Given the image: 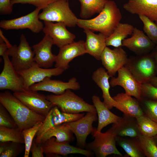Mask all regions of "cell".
Here are the masks:
<instances>
[{
	"label": "cell",
	"mask_w": 157,
	"mask_h": 157,
	"mask_svg": "<svg viewBox=\"0 0 157 157\" xmlns=\"http://www.w3.org/2000/svg\"><path fill=\"white\" fill-rule=\"evenodd\" d=\"M8 52L11 57V63L17 71L27 69L35 63L34 51L23 34L21 35L18 46L12 45L9 47Z\"/></svg>",
	"instance_id": "7"
},
{
	"label": "cell",
	"mask_w": 157,
	"mask_h": 157,
	"mask_svg": "<svg viewBox=\"0 0 157 157\" xmlns=\"http://www.w3.org/2000/svg\"><path fill=\"white\" fill-rule=\"evenodd\" d=\"M54 44L52 38L48 35L45 34L39 42L33 46L34 61L38 66L49 68L53 66L56 56L51 51L52 47Z\"/></svg>",
	"instance_id": "18"
},
{
	"label": "cell",
	"mask_w": 157,
	"mask_h": 157,
	"mask_svg": "<svg viewBox=\"0 0 157 157\" xmlns=\"http://www.w3.org/2000/svg\"><path fill=\"white\" fill-rule=\"evenodd\" d=\"M93 105L97 111L98 118L97 130L101 132L103 128L108 125L115 123L122 118L112 113L97 96L94 95L92 97Z\"/></svg>",
	"instance_id": "26"
},
{
	"label": "cell",
	"mask_w": 157,
	"mask_h": 157,
	"mask_svg": "<svg viewBox=\"0 0 157 157\" xmlns=\"http://www.w3.org/2000/svg\"><path fill=\"white\" fill-rule=\"evenodd\" d=\"M44 154L47 157L67 156L70 154H80L87 157H92L94 154L86 149L74 147L67 142H58L54 137H51L42 144Z\"/></svg>",
	"instance_id": "13"
},
{
	"label": "cell",
	"mask_w": 157,
	"mask_h": 157,
	"mask_svg": "<svg viewBox=\"0 0 157 157\" xmlns=\"http://www.w3.org/2000/svg\"><path fill=\"white\" fill-rule=\"evenodd\" d=\"M123 7L131 14L145 16L157 23V0H129Z\"/></svg>",
	"instance_id": "21"
},
{
	"label": "cell",
	"mask_w": 157,
	"mask_h": 157,
	"mask_svg": "<svg viewBox=\"0 0 157 157\" xmlns=\"http://www.w3.org/2000/svg\"><path fill=\"white\" fill-rule=\"evenodd\" d=\"M40 20L44 21L62 22L67 26L74 27L78 18L70 9L68 1L58 0L42 9L38 15Z\"/></svg>",
	"instance_id": "4"
},
{
	"label": "cell",
	"mask_w": 157,
	"mask_h": 157,
	"mask_svg": "<svg viewBox=\"0 0 157 157\" xmlns=\"http://www.w3.org/2000/svg\"><path fill=\"white\" fill-rule=\"evenodd\" d=\"M149 82L157 88V76H155L153 77L150 80Z\"/></svg>",
	"instance_id": "44"
},
{
	"label": "cell",
	"mask_w": 157,
	"mask_h": 157,
	"mask_svg": "<svg viewBox=\"0 0 157 157\" xmlns=\"http://www.w3.org/2000/svg\"><path fill=\"white\" fill-rule=\"evenodd\" d=\"M43 124V121L38 122L32 126L22 131L25 147L24 157L29 156L33 141L36 133L42 127Z\"/></svg>",
	"instance_id": "34"
},
{
	"label": "cell",
	"mask_w": 157,
	"mask_h": 157,
	"mask_svg": "<svg viewBox=\"0 0 157 157\" xmlns=\"http://www.w3.org/2000/svg\"><path fill=\"white\" fill-rule=\"evenodd\" d=\"M116 142L130 156L145 157L139 145L137 138L116 137Z\"/></svg>",
	"instance_id": "30"
},
{
	"label": "cell",
	"mask_w": 157,
	"mask_h": 157,
	"mask_svg": "<svg viewBox=\"0 0 157 157\" xmlns=\"http://www.w3.org/2000/svg\"><path fill=\"white\" fill-rule=\"evenodd\" d=\"M13 5L11 0H0V14L10 15L13 11Z\"/></svg>",
	"instance_id": "42"
},
{
	"label": "cell",
	"mask_w": 157,
	"mask_h": 157,
	"mask_svg": "<svg viewBox=\"0 0 157 157\" xmlns=\"http://www.w3.org/2000/svg\"><path fill=\"white\" fill-rule=\"evenodd\" d=\"M65 71L56 67L53 68L41 67L35 63L27 69L17 72L23 78L24 88L27 90L33 84L42 81L46 78L59 76Z\"/></svg>",
	"instance_id": "14"
},
{
	"label": "cell",
	"mask_w": 157,
	"mask_h": 157,
	"mask_svg": "<svg viewBox=\"0 0 157 157\" xmlns=\"http://www.w3.org/2000/svg\"><path fill=\"white\" fill-rule=\"evenodd\" d=\"M131 35L122 41V46L126 47L137 56L148 54L154 49L156 44L143 31L134 27Z\"/></svg>",
	"instance_id": "16"
},
{
	"label": "cell",
	"mask_w": 157,
	"mask_h": 157,
	"mask_svg": "<svg viewBox=\"0 0 157 157\" xmlns=\"http://www.w3.org/2000/svg\"><path fill=\"white\" fill-rule=\"evenodd\" d=\"M85 42L82 40L74 41L60 48L56 56L55 67L65 70L69 68V63L73 59L86 53Z\"/></svg>",
	"instance_id": "20"
},
{
	"label": "cell",
	"mask_w": 157,
	"mask_h": 157,
	"mask_svg": "<svg viewBox=\"0 0 157 157\" xmlns=\"http://www.w3.org/2000/svg\"><path fill=\"white\" fill-rule=\"evenodd\" d=\"M66 0L67 1H68V0Z\"/></svg>",
	"instance_id": "48"
},
{
	"label": "cell",
	"mask_w": 157,
	"mask_h": 157,
	"mask_svg": "<svg viewBox=\"0 0 157 157\" xmlns=\"http://www.w3.org/2000/svg\"><path fill=\"white\" fill-rule=\"evenodd\" d=\"M47 99L63 112L78 113L82 112L97 113L93 105L90 104L71 91L67 89L59 95H46Z\"/></svg>",
	"instance_id": "3"
},
{
	"label": "cell",
	"mask_w": 157,
	"mask_h": 157,
	"mask_svg": "<svg viewBox=\"0 0 157 157\" xmlns=\"http://www.w3.org/2000/svg\"><path fill=\"white\" fill-rule=\"evenodd\" d=\"M0 126L8 128L17 127L9 113L1 104H0Z\"/></svg>",
	"instance_id": "39"
},
{
	"label": "cell",
	"mask_w": 157,
	"mask_h": 157,
	"mask_svg": "<svg viewBox=\"0 0 157 157\" xmlns=\"http://www.w3.org/2000/svg\"><path fill=\"white\" fill-rule=\"evenodd\" d=\"M138 101L143 115L157 123V101L142 97Z\"/></svg>",
	"instance_id": "35"
},
{
	"label": "cell",
	"mask_w": 157,
	"mask_h": 157,
	"mask_svg": "<svg viewBox=\"0 0 157 157\" xmlns=\"http://www.w3.org/2000/svg\"><path fill=\"white\" fill-rule=\"evenodd\" d=\"M141 94L142 98L157 101V88L149 82L141 84Z\"/></svg>",
	"instance_id": "38"
},
{
	"label": "cell",
	"mask_w": 157,
	"mask_h": 157,
	"mask_svg": "<svg viewBox=\"0 0 157 157\" xmlns=\"http://www.w3.org/2000/svg\"><path fill=\"white\" fill-rule=\"evenodd\" d=\"M81 5L80 17L87 19L96 13H99L108 0H78Z\"/></svg>",
	"instance_id": "29"
},
{
	"label": "cell",
	"mask_w": 157,
	"mask_h": 157,
	"mask_svg": "<svg viewBox=\"0 0 157 157\" xmlns=\"http://www.w3.org/2000/svg\"><path fill=\"white\" fill-rule=\"evenodd\" d=\"M156 24L157 25V23L155 22ZM155 49V50L157 51V43L156 44V45L155 46V48L154 49Z\"/></svg>",
	"instance_id": "47"
},
{
	"label": "cell",
	"mask_w": 157,
	"mask_h": 157,
	"mask_svg": "<svg viewBox=\"0 0 157 157\" xmlns=\"http://www.w3.org/2000/svg\"><path fill=\"white\" fill-rule=\"evenodd\" d=\"M0 103L8 110L22 131L43 121L45 116L32 111L8 90L0 93Z\"/></svg>",
	"instance_id": "2"
},
{
	"label": "cell",
	"mask_w": 157,
	"mask_h": 157,
	"mask_svg": "<svg viewBox=\"0 0 157 157\" xmlns=\"http://www.w3.org/2000/svg\"><path fill=\"white\" fill-rule=\"evenodd\" d=\"M2 57L3 66L0 74V90H10L14 92L26 90L23 79L13 66L8 50Z\"/></svg>",
	"instance_id": "9"
},
{
	"label": "cell",
	"mask_w": 157,
	"mask_h": 157,
	"mask_svg": "<svg viewBox=\"0 0 157 157\" xmlns=\"http://www.w3.org/2000/svg\"><path fill=\"white\" fill-rule=\"evenodd\" d=\"M124 66L141 84L149 82L157 74L155 62L151 54L129 58Z\"/></svg>",
	"instance_id": "6"
},
{
	"label": "cell",
	"mask_w": 157,
	"mask_h": 157,
	"mask_svg": "<svg viewBox=\"0 0 157 157\" xmlns=\"http://www.w3.org/2000/svg\"><path fill=\"white\" fill-rule=\"evenodd\" d=\"M91 134L94 140L86 144L85 148L96 157H105L111 154L122 156L116 147V136L109 129L102 133L94 127Z\"/></svg>",
	"instance_id": "5"
},
{
	"label": "cell",
	"mask_w": 157,
	"mask_h": 157,
	"mask_svg": "<svg viewBox=\"0 0 157 157\" xmlns=\"http://www.w3.org/2000/svg\"><path fill=\"white\" fill-rule=\"evenodd\" d=\"M86 38L85 46L88 53L98 60H100L101 55L106 47V40L107 37L106 35L99 33L95 34L88 29H84Z\"/></svg>",
	"instance_id": "25"
},
{
	"label": "cell",
	"mask_w": 157,
	"mask_h": 157,
	"mask_svg": "<svg viewBox=\"0 0 157 157\" xmlns=\"http://www.w3.org/2000/svg\"><path fill=\"white\" fill-rule=\"evenodd\" d=\"M13 94L31 110L45 117L55 106L47 99L46 95L38 91L29 89Z\"/></svg>",
	"instance_id": "8"
},
{
	"label": "cell",
	"mask_w": 157,
	"mask_h": 157,
	"mask_svg": "<svg viewBox=\"0 0 157 157\" xmlns=\"http://www.w3.org/2000/svg\"><path fill=\"white\" fill-rule=\"evenodd\" d=\"M80 85L75 77L70 78L67 82L59 80H53L47 77L42 81L32 85L29 89L36 91H42L53 93L56 95L60 94L66 90H78Z\"/></svg>",
	"instance_id": "17"
},
{
	"label": "cell",
	"mask_w": 157,
	"mask_h": 157,
	"mask_svg": "<svg viewBox=\"0 0 157 157\" xmlns=\"http://www.w3.org/2000/svg\"><path fill=\"white\" fill-rule=\"evenodd\" d=\"M128 60L126 52L122 47L111 49L106 46L100 57L102 65L111 77L125 65Z\"/></svg>",
	"instance_id": "12"
},
{
	"label": "cell",
	"mask_w": 157,
	"mask_h": 157,
	"mask_svg": "<svg viewBox=\"0 0 157 157\" xmlns=\"http://www.w3.org/2000/svg\"><path fill=\"white\" fill-rule=\"evenodd\" d=\"M122 18L121 13L116 3L108 0L97 16L89 19H78L77 25L83 29L99 32L108 37L112 33Z\"/></svg>",
	"instance_id": "1"
},
{
	"label": "cell",
	"mask_w": 157,
	"mask_h": 157,
	"mask_svg": "<svg viewBox=\"0 0 157 157\" xmlns=\"http://www.w3.org/2000/svg\"><path fill=\"white\" fill-rule=\"evenodd\" d=\"M137 139L145 156L157 157V146L153 137L141 135Z\"/></svg>",
	"instance_id": "33"
},
{
	"label": "cell",
	"mask_w": 157,
	"mask_h": 157,
	"mask_svg": "<svg viewBox=\"0 0 157 157\" xmlns=\"http://www.w3.org/2000/svg\"><path fill=\"white\" fill-rule=\"evenodd\" d=\"M117 72V77H111L109 82L110 85L112 87L121 86L124 89L125 93L140 100L141 84L125 66L119 69Z\"/></svg>",
	"instance_id": "15"
},
{
	"label": "cell",
	"mask_w": 157,
	"mask_h": 157,
	"mask_svg": "<svg viewBox=\"0 0 157 157\" xmlns=\"http://www.w3.org/2000/svg\"><path fill=\"white\" fill-rule=\"evenodd\" d=\"M58 0H11V3L28 4L34 5L37 8L42 9L50 4Z\"/></svg>",
	"instance_id": "40"
},
{
	"label": "cell",
	"mask_w": 157,
	"mask_h": 157,
	"mask_svg": "<svg viewBox=\"0 0 157 157\" xmlns=\"http://www.w3.org/2000/svg\"><path fill=\"white\" fill-rule=\"evenodd\" d=\"M153 138L157 146V134L154 136L153 137Z\"/></svg>",
	"instance_id": "46"
},
{
	"label": "cell",
	"mask_w": 157,
	"mask_h": 157,
	"mask_svg": "<svg viewBox=\"0 0 157 157\" xmlns=\"http://www.w3.org/2000/svg\"><path fill=\"white\" fill-rule=\"evenodd\" d=\"M8 49V47L7 44L5 42L2 37L0 36V55L3 56L7 51Z\"/></svg>",
	"instance_id": "43"
},
{
	"label": "cell",
	"mask_w": 157,
	"mask_h": 157,
	"mask_svg": "<svg viewBox=\"0 0 157 157\" xmlns=\"http://www.w3.org/2000/svg\"><path fill=\"white\" fill-rule=\"evenodd\" d=\"M110 77L106 69L102 67L97 69L93 72L92 76V80L102 91L104 103L110 110L113 107L116 108L117 106V103L110 93V85L109 79Z\"/></svg>",
	"instance_id": "23"
},
{
	"label": "cell",
	"mask_w": 157,
	"mask_h": 157,
	"mask_svg": "<svg viewBox=\"0 0 157 157\" xmlns=\"http://www.w3.org/2000/svg\"><path fill=\"white\" fill-rule=\"evenodd\" d=\"M142 135L153 137L157 134V123L143 115L136 118Z\"/></svg>",
	"instance_id": "32"
},
{
	"label": "cell",
	"mask_w": 157,
	"mask_h": 157,
	"mask_svg": "<svg viewBox=\"0 0 157 157\" xmlns=\"http://www.w3.org/2000/svg\"><path fill=\"white\" fill-rule=\"evenodd\" d=\"M40 10L36 8L25 15L11 19L1 20L0 27L6 30L28 28L33 33H38L42 30L44 26L38 17Z\"/></svg>",
	"instance_id": "11"
},
{
	"label": "cell",
	"mask_w": 157,
	"mask_h": 157,
	"mask_svg": "<svg viewBox=\"0 0 157 157\" xmlns=\"http://www.w3.org/2000/svg\"><path fill=\"white\" fill-rule=\"evenodd\" d=\"M23 144L13 142H5L4 150L0 154V157H16L18 156L25 148Z\"/></svg>",
	"instance_id": "37"
},
{
	"label": "cell",
	"mask_w": 157,
	"mask_h": 157,
	"mask_svg": "<svg viewBox=\"0 0 157 157\" xmlns=\"http://www.w3.org/2000/svg\"><path fill=\"white\" fill-rule=\"evenodd\" d=\"M134 27L132 25L126 23H119L112 33L106 40V46L116 47L122 46V42L129 35H132Z\"/></svg>",
	"instance_id": "27"
},
{
	"label": "cell",
	"mask_w": 157,
	"mask_h": 157,
	"mask_svg": "<svg viewBox=\"0 0 157 157\" xmlns=\"http://www.w3.org/2000/svg\"><path fill=\"white\" fill-rule=\"evenodd\" d=\"M143 24V30L148 38L155 44L157 43V25L148 17L139 15Z\"/></svg>",
	"instance_id": "36"
},
{
	"label": "cell",
	"mask_w": 157,
	"mask_h": 157,
	"mask_svg": "<svg viewBox=\"0 0 157 157\" xmlns=\"http://www.w3.org/2000/svg\"><path fill=\"white\" fill-rule=\"evenodd\" d=\"M97 114L96 112H88L76 121L63 123L75 135L77 147L83 149L85 148L86 138L94 128L93 123L98 119Z\"/></svg>",
	"instance_id": "10"
},
{
	"label": "cell",
	"mask_w": 157,
	"mask_h": 157,
	"mask_svg": "<svg viewBox=\"0 0 157 157\" xmlns=\"http://www.w3.org/2000/svg\"><path fill=\"white\" fill-rule=\"evenodd\" d=\"M117 103L116 108L124 114L137 118L143 115L138 100L126 93L117 94L113 97Z\"/></svg>",
	"instance_id": "24"
},
{
	"label": "cell",
	"mask_w": 157,
	"mask_h": 157,
	"mask_svg": "<svg viewBox=\"0 0 157 157\" xmlns=\"http://www.w3.org/2000/svg\"><path fill=\"white\" fill-rule=\"evenodd\" d=\"M42 31L52 39L54 44L59 48L74 42L76 36L66 28L65 23L62 22L44 21Z\"/></svg>",
	"instance_id": "19"
},
{
	"label": "cell",
	"mask_w": 157,
	"mask_h": 157,
	"mask_svg": "<svg viewBox=\"0 0 157 157\" xmlns=\"http://www.w3.org/2000/svg\"><path fill=\"white\" fill-rule=\"evenodd\" d=\"M0 141L13 142L24 144L22 131L18 127L8 128L0 126Z\"/></svg>",
	"instance_id": "31"
},
{
	"label": "cell",
	"mask_w": 157,
	"mask_h": 157,
	"mask_svg": "<svg viewBox=\"0 0 157 157\" xmlns=\"http://www.w3.org/2000/svg\"><path fill=\"white\" fill-rule=\"evenodd\" d=\"M52 137L55 138L57 141L61 142H69L74 139L73 133L64 124L56 126L48 130L42 136L40 143L43 144Z\"/></svg>",
	"instance_id": "28"
},
{
	"label": "cell",
	"mask_w": 157,
	"mask_h": 157,
	"mask_svg": "<svg viewBox=\"0 0 157 157\" xmlns=\"http://www.w3.org/2000/svg\"><path fill=\"white\" fill-rule=\"evenodd\" d=\"M32 157H43L44 153L42 144L37 143L34 138L30 148Z\"/></svg>",
	"instance_id": "41"
},
{
	"label": "cell",
	"mask_w": 157,
	"mask_h": 157,
	"mask_svg": "<svg viewBox=\"0 0 157 157\" xmlns=\"http://www.w3.org/2000/svg\"><path fill=\"white\" fill-rule=\"evenodd\" d=\"M109 129L116 137L137 138L142 135L136 118L124 114L122 119L117 122L113 123Z\"/></svg>",
	"instance_id": "22"
},
{
	"label": "cell",
	"mask_w": 157,
	"mask_h": 157,
	"mask_svg": "<svg viewBox=\"0 0 157 157\" xmlns=\"http://www.w3.org/2000/svg\"><path fill=\"white\" fill-rule=\"evenodd\" d=\"M151 54L152 55L155 62L157 73V51L155 50L153 51Z\"/></svg>",
	"instance_id": "45"
}]
</instances>
